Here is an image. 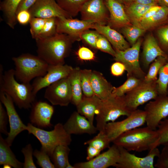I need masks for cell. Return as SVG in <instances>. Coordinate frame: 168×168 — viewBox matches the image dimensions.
Here are the masks:
<instances>
[{
	"mask_svg": "<svg viewBox=\"0 0 168 168\" xmlns=\"http://www.w3.org/2000/svg\"><path fill=\"white\" fill-rule=\"evenodd\" d=\"M105 2L110 13L108 25L112 28L121 29L132 25L123 5L116 0H105Z\"/></svg>",
	"mask_w": 168,
	"mask_h": 168,
	"instance_id": "cell-21",
	"label": "cell"
},
{
	"mask_svg": "<svg viewBox=\"0 0 168 168\" xmlns=\"http://www.w3.org/2000/svg\"><path fill=\"white\" fill-rule=\"evenodd\" d=\"M2 103L0 102V132L7 135L8 133L7 129L8 115L6 110L4 108Z\"/></svg>",
	"mask_w": 168,
	"mask_h": 168,
	"instance_id": "cell-48",
	"label": "cell"
},
{
	"mask_svg": "<svg viewBox=\"0 0 168 168\" xmlns=\"http://www.w3.org/2000/svg\"><path fill=\"white\" fill-rule=\"evenodd\" d=\"M118 147L120 156L114 167L116 168H154V159L158 156L160 152L156 147L149 151L146 156L140 157L122 147Z\"/></svg>",
	"mask_w": 168,
	"mask_h": 168,
	"instance_id": "cell-10",
	"label": "cell"
},
{
	"mask_svg": "<svg viewBox=\"0 0 168 168\" xmlns=\"http://www.w3.org/2000/svg\"><path fill=\"white\" fill-rule=\"evenodd\" d=\"M100 34L97 31L86 30L82 33V40L92 48L96 49V44Z\"/></svg>",
	"mask_w": 168,
	"mask_h": 168,
	"instance_id": "cell-44",
	"label": "cell"
},
{
	"mask_svg": "<svg viewBox=\"0 0 168 168\" xmlns=\"http://www.w3.org/2000/svg\"><path fill=\"white\" fill-rule=\"evenodd\" d=\"M156 130L159 136L157 146L168 143V119L161 121Z\"/></svg>",
	"mask_w": 168,
	"mask_h": 168,
	"instance_id": "cell-42",
	"label": "cell"
},
{
	"mask_svg": "<svg viewBox=\"0 0 168 168\" xmlns=\"http://www.w3.org/2000/svg\"><path fill=\"white\" fill-rule=\"evenodd\" d=\"M5 139L0 135V165L8 164L15 168L23 167V163L16 158Z\"/></svg>",
	"mask_w": 168,
	"mask_h": 168,
	"instance_id": "cell-28",
	"label": "cell"
},
{
	"mask_svg": "<svg viewBox=\"0 0 168 168\" xmlns=\"http://www.w3.org/2000/svg\"><path fill=\"white\" fill-rule=\"evenodd\" d=\"M157 4L160 6L168 8V0H157Z\"/></svg>",
	"mask_w": 168,
	"mask_h": 168,
	"instance_id": "cell-56",
	"label": "cell"
},
{
	"mask_svg": "<svg viewBox=\"0 0 168 168\" xmlns=\"http://www.w3.org/2000/svg\"><path fill=\"white\" fill-rule=\"evenodd\" d=\"M145 123V112L137 109L123 120L107 123L105 127V132L112 142L121 134L140 127Z\"/></svg>",
	"mask_w": 168,
	"mask_h": 168,
	"instance_id": "cell-9",
	"label": "cell"
},
{
	"mask_svg": "<svg viewBox=\"0 0 168 168\" xmlns=\"http://www.w3.org/2000/svg\"><path fill=\"white\" fill-rule=\"evenodd\" d=\"M102 100L94 95L91 97L83 96L80 102L76 106L77 111L93 124L95 115L98 113Z\"/></svg>",
	"mask_w": 168,
	"mask_h": 168,
	"instance_id": "cell-25",
	"label": "cell"
},
{
	"mask_svg": "<svg viewBox=\"0 0 168 168\" xmlns=\"http://www.w3.org/2000/svg\"><path fill=\"white\" fill-rule=\"evenodd\" d=\"M33 155L37 159V164L42 168H54L55 166L50 159V156L45 152L35 150Z\"/></svg>",
	"mask_w": 168,
	"mask_h": 168,
	"instance_id": "cell-41",
	"label": "cell"
},
{
	"mask_svg": "<svg viewBox=\"0 0 168 168\" xmlns=\"http://www.w3.org/2000/svg\"><path fill=\"white\" fill-rule=\"evenodd\" d=\"M125 71V65L120 62L116 61L113 63L110 67L111 73L114 76L118 77L122 75Z\"/></svg>",
	"mask_w": 168,
	"mask_h": 168,
	"instance_id": "cell-51",
	"label": "cell"
},
{
	"mask_svg": "<svg viewBox=\"0 0 168 168\" xmlns=\"http://www.w3.org/2000/svg\"><path fill=\"white\" fill-rule=\"evenodd\" d=\"M156 81L158 95L167 94L168 85V61L160 69Z\"/></svg>",
	"mask_w": 168,
	"mask_h": 168,
	"instance_id": "cell-37",
	"label": "cell"
},
{
	"mask_svg": "<svg viewBox=\"0 0 168 168\" xmlns=\"http://www.w3.org/2000/svg\"><path fill=\"white\" fill-rule=\"evenodd\" d=\"M94 23L91 21L72 18H57V31L68 35L74 41H79L83 31L91 29Z\"/></svg>",
	"mask_w": 168,
	"mask_h": 168,
	"instance_id": "cell-16",
	"label": "cell"
},
{
	"mask_svg": "<svg viewBox=\"0 0 168 168\" xmlns=\"http://www.w3.org/2000/svg\"><path fill=\"white\" fill-rule=\"evenodd\" d=\"M77 55L78 59L82 61H92L96 58L94 53L88 48L84 46L78 49Z\"/></svg>",
	"mask_w": 168,
	"mask_h": 168,
	"instance_id": "cell-47",
	"label": "cell"
},
{
	"mask_svg": "<svg viewBox=\"0 0 168 168\" xmlns=\"http://www.w3.org/2000/svg\"><path fill=\"white\" fill-rule=\"evenodd\" d=\"M21 0H4L0 3V9L3 12L6 23L13 29L17 22L16 11Z\"/></svg>",
	"mask_w": 168,
	"mask_h": 168,
	"instance_id": "cell-27",
	"label": "cell"
},
{
	"mask_svg": "<svg viewBox=\"0 0 168 168\" xmlns=\"http://www.w3.org/2000/svg\"><path fill=\"white\" fill-rule=\"evenodd\" d=\"M142 40L139 39L136 42L124 51L115 50L114 60L123 63L127 72V76H132L144 79L146 74L142 70L139 62L140 49Z\"/></svg>",
	"mask_w": 168,
	"mask_h": 168,
	"instance_id": "cell-8",
	"label": "cell"
},
{
	"mask_svg": "<svg viewBox=\"0 0 168 168\" xmlns=\"http://www.w3.org/2000/svg\"><path fill=\"white\" fill-rule=\"evenodd\" d=\"M37 55L49 65L64 64L74 42L68 35L57 33L48 38L35 40Z\"/></svg>",
	"mask_w": 168,
	"mask_h": 168,
	"instance_id": "cell-1",
	"label": "cell"
},
{
	"mask_svg": "<svg viewBox=\"0 0 168 168\" xmlns=\"http://www.w3.org/2000/svg\"><path fill=\"white\" fill-rule=\"evenodd\" d=\"M72 94L68 77L62 78L46 87L44 97L53 105L66 106L71 103Z\"/></svg>",
	"mask_w": 168,
	"mask_h": 168,
	"instance_id": "cell-12",
	"label": "cell"
},
{
	"mask_svg": "<svg viewBox=\"0 0 168 168\" xmlns=\"http://www.w3.org/2000/svg\"><path fill=\"white\" fill-rule=\"evenodd\" d=\"M120 156L119 147L114 144L105 152L87 161L77 163L75 168H107L115 167Z\"/></svg>",
	"mask_w": 168,
	"mask_h": 168,
	"instance_id": "cell-18",
	"label": "cell"
},
{
	"mask_svg": "<svg viewBox=\"0 0 168 168\" xmlns=\"http://www.w3.org/2000/svg\"><path fill=\"white\" fill-rule=\"evenodd\" d=\"M158 95L156 81L147 82L143 79L135 88L124 96L125 102L132 111Z\"/></svg>",
	"mask_w": 168,
	"mask_h": 168,
	"instance_id": "cell-7",
	"label": "cell"
},
{
	"mask_svg": "<svg viewBox=\"0 0 168 168\" xmlns=\"http://www.w3.org/2000/svg\"><path fill=\"white\" fill-rule=\"evenodd\" d=\"M37 0H22L18 7L16 14L22 10H28L35 2Z\"/></svg>",
	"mask_w": 168,
	"mask_h": 168,
	"instance_id": "cell-53",
	"label": "cell"
},
{
	"mask_svg": "<svg viewBox=\"0 0 168 168\" xmlns=\"http://www.w3.org/2000/svg\"><path fill=\"white\" fill-rule=\"evenodd\" d=\"M87 161L91 160L96 157L100 154L101 151L94 147L90 145H88L87 148Z\"/></svg>",
	"mask_w": 168,
	"mask_h": 168,
	"instance_id": "cell-54",
	"label": "cell"
},
{
	"mask_svg": "<svg viewBox=\"0 0 168 168\" xmlns=\"http://www.w3.org/2000/svg\"><path fill=\"white\" fill-rule=\"evenodd\" d=\"M104 36L112 45L115 50L124 51L130 47L129 43L120 33L109 25L94 23L91 28Z\"/></svg>",
	"mask_w": 168,
	"mask_h": 168,
	"instance_id": "cell-22",
	"label": "cell"
},
{
	"mask_svg": "<svg viewBox=\"0 0 168 168\" xmlns=\"http://www.w3.org/2000/svg\"><path fill=\"white\" fill-rule=\"evenodd\" d=\"M91 82L95 95L101 100L106 99L112 95L114 86L101 72L92 71Z\"/></svg>",
	"mask_w": 168,
	"mask_h": 168,
	"instance_id": "cell-24",
	"label": "cell"
},
{
	"mask_svg": "<svg viewBox=\"0 0 168 168\" xmlns=\"http://www.w3.org/2000/svg\"><path fill=\"white\" fill-rule=\"evenodd\" d=\"M66 168H75L74 166H72L68 161L66 166Z\"/></svg>",
	"mask_w": 168,
	"mask_h": 168,
	"instance_id": "cell-58",
	"label": "cell"
},
{
	"mask_svg": "<svg viewBox=\"0 0 168 168\" xmlns=\"http://www.w3.org/2000/svg\"><path fill=\"white\" fill-rule=\"evenodd\" d=\"M12 166L8 164H5L3 165V168H12Z\"/></svg>",
	"mask_w": 168,
	"mask_h": 168,
	"instance_id": "cell-59",
	"label": "cell"
},
{
	"mask_svg": "<svg viewBox=\"0 0 168 168\" xmlns=\"http://www.w3.org/2000/svg\"><path fill=\"white\" fill-rule=\"evenodd\" d=\"M46 19L32 17L30 21V32L32 37L35 40L42 30Z\"/></svg>",
	"mask_w": 168,
	"mask_h": 168,
	"instance_id": "cell-40",
	"label": "cell"
},
{
	"mask_svg": "<svg viewBox=\"0 0 168 168\" xmlns=\"http://www.w3.org/2000/svg\"><path fill=\"white\" fill-rule=\"evenodd\" d=\"M161 56L167 57L166 54L160 46L153 35H148L143 46L142 59L143 67L147 69L151 63Z\"/></svg>",
	"mask_w": 168,
	"mask_h": 168,
	"instance_id": "cell-23",
	"label": "cell"
},
{
	"mask_svg": "<svg viewBox=\"0 0 168 168\" xmlns=\"http://www.w3.org/2000/svg\"><path fill=\"white\" fill-rule=\"evenodd\" d=\"M60 7L72 17L76 16L90 0H56Z\"/></svg>",
	"mask_w": 168,
	"mask_h": 168,
	"instance_id": "cell-32",
	"label": "cell"
},
{
	"mask_svg": "<svg viewBox=\"0 0 168 168\" xmlns=\"http://www.w3.org/2000/svg\"><path fill=\"white\" fill-rule=\"evenodd\" d=\"M143 79L132 76H127L126 80L122 85L117 87H113L112 94L117 96H123L136 87Z\"/></svg>",
	"mask_w": 168,
	"mask_h": 168,
	"instance_id": "cell-33",
	"label": "cell"
},
{
	"mask_svg": "<svg viewBox=\"0 0 168 168\" xmlns=\"http://www.w3.org/2000/svg\"><path fill=\"white\" fill-rule=\"evenodd\" d=\"M0 100L5 108L8 117L10 130L5 140L11 146L16 137L27 130V125L22 121L15 109L12 99L8 94L0 92Z\"/></svg>",
	"mask_w": 168,
	"mask_h": 168,
	"instance_id": "cell-13",
	"label": "cell"
},
{
	"mask_svg": "<svg viewBox=\"0 0 168 168\" xmlns=\"http://www.w3.org/2000/svg\"><path fill=\"white\" fill-rule=\"evenodd\" d=\"M32 17L47 19L53 17L72 18L56 0H37L28 10Z\"/></svg>",
	"mask_w": 168,
	"mask_h": 168,
	"instance_id": "cell-17",
	"label": "cell"
},
{
	"mask_svg": "<svg viewBox=\"0 0 168 168\" xmlns=\"http://www.w3.org/2000/svg\"><path fill=\"white\" fill-rule=\"evenodd\" d=\"M21 152L24 156V162L23 163V168H36L33 158L32 155L33 152L31 145L30 144L26 145L22 149Z\"/></svg>",
	"mask_w": 168,
	"mask_h": 168,
	"instance_id": "cell-45",
	"label": "cell"
},
{
	"mask_svg": "<svg viewBox=\"0 0 168 168\" xmlns=\"http://www.w3.org/2000/svg\"><path fill=\"white\" fill-rule=\"evenodd\" d=\"M30 119L31 123L40 128H51L54 112L53 106L44 101H35L32 104Z\"/></svg>",
	"mask_w": 168,
	"mask_h": 168,
	"instance_id": "cell-19",
	"label": "cell"
},
{
	"mask_svg": "<svg viewBox=\"0 0 168 168\" xmlns=\"http://www.w3.org/2000/svg\"><path fill=\"white\" fill-rule=\"evenodd\" d=\"M158 139L156 130H152L147 126L136 128L126 132L112 142L128 151L141 152L150 151L157 147Z\"/></svg>",
	"mask_w": 168,
	"mask_h": 168,
	"instance_id": "cell-3",
	"label": "cell"
},
{
	"mask_svg": "<svg viewBox=\"0 0 168 168\" xmlns=\"http://www.w3.org/2000/svg\"><path fill=\"white\" fill-rule=\"evenodd\" d=\"M167 95L168 96V86L167 88Z\"/></svg>",
	"mask_w": 168,
	"mask_h": 168,
	"instance_id": "cell-60",
	"label": "cell"
},
{
	"mask_svg": "<svg viewBox=\"0 0 168 168\" xmlns=\"http://www.w3.org/2000/svg\"><path fill=\"white\" fill-rule=\"evenodd\" d=\"M134 2L146 5L158 4L157 0H135Z\"/></svg>",
	"mask_w": 168,
	"mask_h": 168,
	"instance_id": "cell-55",
	"label": "cell"
},
{
	"mask_svg": "<svg viewBox=\"0 0 168 168\" xmlns=\"http://www.w3.org/2000/svg\"><path fill=\"white\" fill-rule=\"evenodd\" d=\"M81 70L78 67L73 68L68 76L72 91L71 103L76 106L80 102L83 96L80 79Z\"/></svg>",
	"mask_w": 168,
	"mask_h": 168,
	"instance_id": "cell-29",
	"label": "cell"
},
{
	"mask_svg": "<svg viewBox=\"0 0 168 168\" xmlns=\"http://www.w3.org/2000/svg\"><path fill=\"white\" fill-rule=\"evenodd\" d=\"M161 7V6L158 4L152 5L147 11L139 21L147 19L153 16L159 10Z\"/></svg>",
	"mask_w": 168,
	"mask_h": 168,
	"instance_id": "cell-52",
	"label": "cell"
},
{
	"mask_svg": "<svg viewBox=\"0 0 168 168\" xmlns=\"http://www.w3.org/2000/svg\"><path fill=\"white\" fill-rule=\"evenodd\" d=\"M167 61L166 57L161 56L156 58L150 65L144 80L147 82L156 81L157 75L160 68Z\"/></svg>",
	"mask_w": 168,
	"mask_h": 168,
	"instance_id": "cell-34",
	"label": "cell"
},
{
	"mask_svg": "<svg viewBox=\"0 0 168 168\" xmlns=\"http://www.w3.org/2000/svg\"><path fill=\"white\" fill-rule=\"evenodd\" d=\"M111 142L105 132H99L97 135L86 142L84 144L91 146L101 151L109 148Z\"/></svg>",
	"mask_w": 168,
	"mask_h": 168,
	"instance_id": "cell-36",
	"label": "cell"
},
{
	"mask_svg": "<svg viewBox=\"0 0 168 168\" xmlns=\"http://www.w3.org/2000/svg\"><path fill=\"white\" fill-rule=\"evenodd\" d=\"M144 110L147 126L156 130L162 120L168 116V96L158 95L146 105Z\"/></svg>",
	"mask_w": 168,
	"mask_h": 168,
	"instance_id": "cell-11",
	"label": "cell"
},
{
	"mask_svg": "<svg viewBox=\"0 0 168 168\" xmlns=\"http://www.w3.org/2000/svg\"><path fill=\"white\" fill-rule=\"evenodd\" d=\"M63 125L65 130L71 135L84 133L92 135L98 131L93 124L77 111L73 112Z\"/></svg>",
	"mask_w": 168,
	"mask_h": 168,
	"instance_id": "cell-20",
	"label": "cell"
},
{
	"mask_svg": "<svg viewBox=\"0 0 168 168\" xmlns=\"http://www.w3.org/2000/svg\"><path fill=\"white\" fill-rule=\"evenodd\" d=\"M166 23H168V17L167 19L166 20Z\"/></svg>",
	"mask_w": 168,
	"mask_h": 168,
	"instance_id": "cell-61",
	"label": "cell"
},
{
	"mask_svg": "<svg viewBox=\"0 0 168 168\" xmlns=\"http://www.w3.org/2000/svg\"><path fill=\"white\" fill-rule=\"evenodd\" d=\"M32 16L29 10H22L18 12L16 15L17 22L22 25H26L29 23Z\"/></svg>",
	"mask_w": 168,
	"mask_h": 168,
	"instance_id": "cell-50",
	"label": "cell"
},
{
	"mask_svg": "<svg viewBox=\"0 0 168 168\" xmlns=\"http://www.w3.org/2000/svg\"><path fill=\"white\" fill-rule=\"evenodd\" d=\"M68 146L60 145L54 149L50 157L55 168H66L70 151Z\"/></svg>",
	"mask_w": 168,
	"mask_h": 168,
	"instance_id": "cell-31",
	"label": "cell"
},
{
	"mask_svg": "<svg viewBox=\"0 0 168 168\" xmlns=\"http://www.w3.org/2000/svg\"><path fill=\"white\" fill-rule=\"evenodd\" d=\"M164 145L154 165V167L156 168H168V143Z\"/></svg>",
	"mask_w": 168,
	"mask_h": 168,
	"instance_id": "cell-46",
	"label": "cell"
},
{
	"mask_svg": "<svg viewBox=\"0 0 168 168\" xmlns=\"http://www.w3.org/2000/svg\"><path fill=\"white\" fill-rule=\"evenodd\" d=\"M26 130L29 134H32L38 139L41 145L40 150L50 157L57 146H68L72 141L71 135L67 133L63 124L61 123L56 124L53 130L50 131L45 130L29 123Z\"/></svg>",
	"mask_w": 168,
	"mask_h": 168,
	"instance_id": "cell-5",
	"label": "cell"
},
{
	"mask_svg": "<svg viewBox=\"0 0 168 168\" xmlns=\"http://www.w3.org/2000/svg\"><path fill=\"white\" fill-rule=\"evenodd\" d=\"M73 68L67 65H49L46 73L43 76L35 78L32 84L34 94L43 88L68 76Z\"/></svg>",
	"mask_w": 168,
	"mask_h": 168,
	"instance_id": "cell-14",
	"label": "cell"
},
{
	"mask_svg": "<svg viewBox=\"0 0 168 168\" xmlns=\"http://www.w3.org/2000/svg\"><path fill=\"white\" fill-rule=\"evenodd\" d=\"M15 65V76L21 82L30 83L36 78L44 76L49 64L38 56L30 54H24L13 57Z\"/></svg>",
	"mask_w": 168,
	"mask_h": 168,
	"instance_id": "cell-4",
	"label": "cell"
},
{
	"mask_svg": "<svg viewBox=\"0 0 168 168\" xmlns=\"http://www.w3.org/2000/svg\"><path fill=\"white\" fill-rule=\"evenodd\" d=\"M105 0H90L82 7L80 13L82 20L100 25H106L109 17Z\"/></svg>",
	"mask_w": 168,
	"mask_h": 168,
	"instance_id": "cell-15",
	"label": "cell"
},
{
	"mask_svg": "<svg viewBox=\"0 0 168 168\" xmlns=\"http://www.w3.org/2000/svg\"><path fill=\"white\" fill-rule=\"evenodd\" d=\"M157 33L161 44L168 48V25L160 27L157 30Z\"/></svg>",
	"mask_w": 168,
	"mask_h": 168,
	"instance_id": "cell-49",
	"label": "cell"
},
{
	"mask_svg": "<svg viewBox=\"0 0 168 168\" xmlns=\"http://www.w3.org/2000/svg\"><path fill=\"white\" fill-rule=\"evenodd\" d=\"M124 6L134 1L135 0H116Z\"/></svg>",
	"mask_w": 168,
	"mask_h": 168,
	"instance_id": "cell-57",
	"label": "cell"
},
{
	"mask_svg": "<svg viewBox=\"0 0 168 168\" xmlns=\"http://www.w3.org/2000/svg\"><path fill=\"white\" fill-rule=\"evenodd\" d=\"M124 96L112 94L107 99L102 100L101 107L96 118V127L99 132H105V126L108 122H114L122 116H128L132 113L127 105Z\"/></svg>",
	"mask_w": 168,
	"mask_h": 168,
	"instance_id": "cell-6",
	"label": "cell"
},
{
	"mask_svg": "<svg viewBox=\"0 0 168 168\" xmlns=\"http://www.w3.org/2000/svg\"><path fill=\"white\" fill-rule=\"evenodd\" d=\"M57 33V17L47 19L43 28L35 40L50 37Z\"/></svg>",
	"mask_w": 168,
	"mask_h": 168,
	"instance_id": "cell-39",
	"label": "cell"
},
{
	"mask_svg": "<svg viewBox=\"0 0 168 168\" xmlns=\"http://www.w3.org/2000/svg\"><path fill=\"white\" fill-rule=\"evenodd\" d=\"M152 5H146L133 2L124 5L131 23L136 25L147 11Z\"/></svg>",
	"mask_w": 168,
	"mask_h": 168,
	"instance_id": "cell-30",
	"label": "cell"
},
{
	"mask_svg": "<svg viewBox=\"0 0 168 168\" xmlns=\"http://www.w3.org/2000/svg\"><path fill=\"white\" fill-rule=\"evenodd\" d=\"M92 71L91 69H81L80 79L82 88L84 96L91 97L95 95L91 82Z\"/></svg>",
	"mask_w": 168,
	"mask_h": 168,
	"instance_id": "cell-38",
	"label": "cell"
},
{
	"mask_svg": "<svg viewBox=\"0 0 168 168\" xmlns=\"http://www.w3.org/2000/svg\"><path fill=\"white\" fill-rule=\"evenodd\" d=\"M121 29L122 33L132 45L134 44L139 38L146 31L139 27L132 24Z\"/></svg>",
	"mask_w": 168,
	"mask_h": 168,
	"instance_id": "cell-35",
	"label": "cell"
},
{
	"mask_svg": "<svg viewBox=\"0 0 168 168\" xmlns=\"http://www.w3.org/2000/svg\"><path fill=\"white\" fill-rule=\"evenodd\" d=\"M168 17V8L161 6L159 10L147 19L139 21L136 25L146 31L152 30L166 23Z\"/></svg>",
	"mask_w": 168,
	"mask_h": 168,
	"instance_id": "cell-26",
	"label": "cell"
},
{
	"mask_svg": "<svg viewBox=\"0 0 168 168\" xmlns=\"http://www.w3.org/2000/svg\"><path fill=\"white\" fill-rule=\"evenodd\" d=\"M96 49L107 53L113 57L116 54V51L112 47L108 40L103 35L100 34L96 44Z\"/></svg>",
	"mask_w": 168,
	"mask_h": 168,
	"instance_id": "cell-43",
	"label": "cell"
},
{
	"mask_svg": "<svg viewBox=\"0 0 168 168\" xmlns=\"http://www.w3.org/2000/svg\"><path fill=\"white\" fill-rule=\"evenodd\" d=\"M3 68L0 66V92L8 94L14 103L20 109L31 108L35 101L36 95L30 83H19L15 76L14 69H11L3 72Z\"/></svg>",
	"mask_w": 168,
	"mask_h": 168,
	"instance_id": "cell-2",
	"label": "cell"
}]
</instances>
